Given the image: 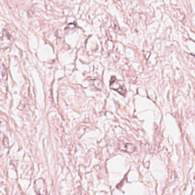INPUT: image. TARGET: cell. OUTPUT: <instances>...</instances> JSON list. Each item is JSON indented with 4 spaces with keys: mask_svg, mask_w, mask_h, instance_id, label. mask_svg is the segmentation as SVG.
<instances>
[{
    "mask_svg": "<svg viewBox=\"0 0 195 195\" xmlns=\"http://www.w3.org/2000/svg\"><path fill=\"white\" fill-rule=\"evenodd\" d=\"M34 189L36 193L38 195H46L47 189L45 180L42 178H39L35 181Z\"/></svg>",
    "mask_w": 195,
    "mask_h": 195,
    "instance_id": "cell-1",
    "label": "cell"
},
{
    "mask_svg": "<svg viewBox=\"0 0 195 195\" xmlns=\"http://www.w3.org/2000/svg\"><path fill=\"white\" fill-rule=\"evenodd\" d=\"M119 82V81H118L115 77H112L110 80V87L112 89L116 90L119 94L124 95L126 93V89L124 88L123 86L121 85Z\"/></svg>",
    "mask_w": 195,
    "mask_h": 195,
    "instance_id": "cell-2",
    "label": "cell"
},
{
    "mask_svg": "<svg viewBox=\"0 0 195 195\" xmlns=\"http://www.w3.org/2000/svg\"><path fill=\"white\" fill-rule=\"evenodd\" d=\"M117 1H119V0H117Z\"/></svg>",
    "mask_w": 195,
    "mask_h": 195,
    "instance_id": "cell-5",
    "label": "cell"
},
{
    "mask_svg": "<svg viewBox=\"0 0 195 195\" xmlns=\"http://www.w3.org/2000/svg\"><path fill=\"white\" fill-rule=\"evenodd\" d=\"M135 150V147L133 144H129V143H126L124 145V148L122 150V151H126V152H133Z\"/></svg>",
    "mask_w": 195,
    "mask_h": 195,
    "instance_id": "cell-4",
    "label": "cell"
},
{
    "mask_svg": "<svg viewBox=\"0 0 195 195\" xmlns=\"http://www.w3.org/2000/svg\"><path fill=\"white\" fill-rule=\"evenodd\" d=\"M12 43L11 38L9 34L6 32H4L2 35L0 37V48L7 49Z\"/></svg>",
    "mask_w": 195,
    "mask_h": 195,
    "instance_id": "cell-3",
    "label": "cell"
}]
</instances>
